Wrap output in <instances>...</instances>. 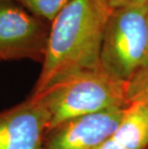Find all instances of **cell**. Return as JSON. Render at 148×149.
<instances>
[{"label": "cell", "mask_w": 148, "mask_h": 149, "mask_svg": "<svg viewBox=\"0 0 148 149\" xmlns=\"http://www.w3.org/2000/svg\"><path fill=\"white\" fill-rule=\"evenodd\" d=\"M146 149H148V147H147V148H146Z\"/></svg>", "instance_id": "12"}, {"label": "cell", "mask_w": 148, "mask_h": 149, "mask_svg": "<svg viewBox=\"0 0 148 149\" xmlns=\"http://www.w3.org/2000/svg\"><path fill=\"white\" fill-rule=\"evenodd\" d=\"M49 115L39 97L0 112V149H44Z\"/></svg>", "instance_id": "5"}, {"label": "cell", "mask_w": 148, "mask_h": 149, "mask_svg": "<svg viewBox=\"0 0 148 149\" xmlns=\"http://www.w3.org/2000/svg\"><path fill=\"white\" fill-rule=\"evenodd\" d=\"M126 109L110 110L63 122L47 131L44 149H97L117 129Z\"/></svg>", "instance_id": "6"}, {"label": "cell", "mask_w": 148, "mask_h": 149, "mask_svg": "<svg viewBox=\"0 0 148 149\" xmlns=\"http://www.w3.org/2000/svg\"><path fill=\"white\" fill-rule=\"evenodd\" d=\"M113 10L108 0H69L51 22L45 57L31 95L81 72L101 68L104 31Z\"/></svg>", "instance_id": "1"}, {"label": "cell", "mask_w": 148, "mask_h": 149, "mask_svg": "<svg viewBox=\"0 0 148 149\" xmlns=\"http://www.w3.org/2000/svg\"><path fill=\"white\" fill-rule=\"evenodd\" d=\"M49 115V129L69 119L130 106L126 83L102 68L84 71L54 85L39 95Z\"/></svg>", "instance_id": "2"}, {"label": "cell", "mask_w": 148, "mask_h": 149, "mask_svg": "<svg viewBox=\"0 0 148 149\" xmlns=\"http://www.w3.org/2000/svg\"><path fill=\"white\" fill-rule=\"evenodd\" d=\"M146 15H147V20H148V0H146Z\"/></svg>", "instance_id": "11"}, {"label": "cell", "mask_w": 148, "mask_h": 149, "mask_svg": "<svg viewBox=\"0 0 148 149\" xmlns=\"http://www.w3.org/2000/svg\"><path fill=\"white\" fill-rule=\"evenodd\" d=\"M148 147V107L131 104L117 129L97 149H146Z\"/></svg>", "instance_id": "7"}, {"label": "cell", "mask_w": 148, "mask_h": 149, "mask_svg": "<svg viewBox=\"0 0 148 149\" xmlns=\"http://www.w3.org/2000/svg\"><path fill=\"white\" fill-rule=\"evenodd\" d=\"M129 104H142L148 107V65L126 84Z\"/></svg>", "instance_id": "9"}, {"label": "cell", "mask_w": 148, "mask_h": 149, "mask_svg": "<svg viewBox=\"0 0 148 149\" xmlns=\"http://www.w3.org/2000/svg\"><path fill=\"white\" fill-rule=\"evenodd\" d=\"M148 65L146 0L115 8L107 21L100 65L107 74L127 84Z\"/></svg>", "instance_id": "3"}, {"label": "cell", "mask_w": 148, "mask_h": 149, "mask_svg": "<svg viewBox=\"0 0 148 149\" xmlns=\"http://www.w3.org/2000/svg\"><path fill=\"white\" fill-rule=\"evenodd\" d=\"M13 1L20 4L36 17L51 23L69 0H13Z\"/></svg>", "instance_id": "8"}, {"label": "cell", "mask_w": 148, "mask_h": 149, "mask_svg": "<svg viewBox=\"0 0 148 149\" xmlns=\"http://www.w3.org/2000/svg\"><path fill=\"white\" fill-rule=\"evenodd\" d=\"M132 1H134V0H108L109 4L111 5V7L113 9L121 7V6H124L126 4H129V3H131Z\"/></svg>", "instance_id": "10"}, {"label": "cell", "mask_w": 148, "mask_h": 149, "mask_svg": "<svg viewBox=\"0 0 148 149\" xmlns=\"http://www.w3.org/2000/svg\"><path fill=\"white\" fill-rule=\"evenodd\" d=\"M51 23L13 0H0V62L31 60L42 64Z\"/></svg>", "instance_id": "4"}]
</instances>
